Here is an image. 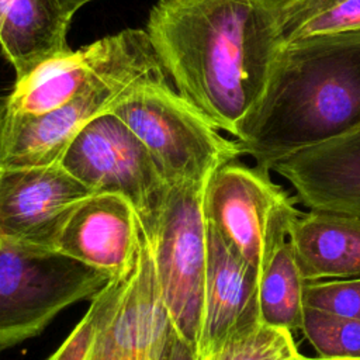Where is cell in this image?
<instances>
[{
  "label": "cell",
  "instance_id": "obj_1",
  "mask_svg": "<svg viewBox=\"0 0 360 360\" xmlns=\"http://www.w3.org/2000/svg\"><path fill=\"white\" fill-rule=\"evenodd\" d=\"M145 31L176 91L239 139L287 44L283 0H156Z\"/></svg>",
  "mask_w": 360,
  "mask_h": 360
},
{
  "label": "cell",
  "instance_id": "obj_2",
  "mask_svg": "<svg viewBox=\"0 0 360 360\" xmlns=\"http://www.w3.org/2000/svg\"><path fill=\"white\" fill-rule=\"evenodd\" d=\"M359 127L360 31L321 34L285 44L257 111L235 141L271 172Z\"/></svg>",
  "mask_w": 360,
  "mask_h": 360
},
{
  "label": "cell",
  "instance_id": "obj_3",
  "mask_svg": "<svg viewBox=\"0 0 360 360\" xmlns=\"http://www.w3.org/2000/svg\"><path fill=\"white\" fill-rule=\"evenodd\" d=\"M172 332L149 242L142 232L129 273L110 280L46 360H165Z\"/></svg>",
  "mask_w": 360,
  "mask_h": 360
},
{
  "label": "cell",
  "instance_id": "obj_4",
  "mask_svg": "<svg viewBox=\"0 0 360 360\" xmlns=\"http://www.w3.org/2000/svg\"><path fill=\"white\" fill-rule=\"evenodd\" d=\"M110 111L141 139L167 184L201 183L242 153L166 77L136 82Z\"/></svg>",
  "mask_w": 360,
  "mask_h": 360
},
{
  "label": "cell",
  "instance_id": "obj_5",
  "mask_svg": "<svg viewBox=\"0 0 360 360\" xmlns=\"http://www.w3.org/2000/svg\"><path fill=\"white\" fill-rule=\"evenodd\" d=\"M207 181L169 184L146 236L162 301L174 332L197 353L207 274Z\"/></svg>",
  "mask_w": 360,
  "mask_h": 360
},
{
  "label": "cell",
  "instance_id": "obj_6",
  "mask_svg": "<svg viewBox=\"0 0 360 360\" xmlns=\"http://www.w3.org/2000/svg\"><path fill=\"white\" fill-rule=\"evenodd\" d=\"M270 172L236 160L218 167L207 180L202 208L211 225L259 276L288 240L300 211L294 197Z\"/></svg>",
  "mask_w": 360,
  "mask_h": 360
},
{
  "label": "cell",
  "instance_id": "obj_7",
  "mask_svg": "<svg viewBox=\"0 0 360 360\" xmlns=\"http://www.w3.org/2000/svg\"><path fill=\"white\" fill-rule=\"evenodd\" d=\"M108 281L105 273L58 252L0 246V352L39 335L62 309Z\"/></svg>",
  "mask_w": 360,
  "mask_h": 360
},
{
  "label": "cell",
  "instance_id": "obj_8",
  "mask_svg": "<svg viewBox=\"0 0 360 360\" xmlns=\"http://www.w3.org/2000/svg\"><path fill=\"white\" fill-rule=\"evenodd\" d=\"M59 163L93 194L111 193L128 200L143 231L153 222L169 187L141 139L111 111L89 121Z\"/></svg>",
  "mask_w": 360,
  "mask_h": 360
},
{
  "label": "cell",
  "instance_id": "obj_9",
  "mask_svg": "<svg viewBox=\"0 0 360 360\" xmlns=\"http://www.w3.org/2000/svg\"><path fill=\"white\" fill-rule=\"evenodd\" d=\"M149 77H167L156 55L101 75L83 93L49 112L0 117V167L58 163L69 143L89 121L110 111L124 91Z\"/></svg>",
  "mask_w": 360,
  "mask_h": 360
},
{
  "label": "cell",
  "instance_id": "obj_10",
  "mask_svg": "<svg viewBox=\"0 0 360 360\" xmlns=\"http://www.w3.org/2000/svg\"><path fill=\"white\" fill-rule=\"evenodd\" d=\"M156 55L145 30L127 28L76 51L56 53L15 77L0 103V117L41 115L66 104L101 75Z\"/></svg>",
  "mask_w": 360,
  "mask_h": 360
},
{
  "label": "cell",
  "instance_id": "obj_11",
  "mask_svg": "<svg viewBox=\"0 0 360 360\" xmlns=\"http://www.w3.org/2000/svg\"><path fill=\"white\" fill-rule=\"evenodd\" d=\"M90 194L59 162L0 167V246L56 252L66 221Z\"/></svg>",
  "mask_w": 360,
  "mask_h": 360
},
{
  "label": "cell",
  "instance_id": "obj_12",
  "mask_svg": "<svg viewBox=\"0 0 360 360\" xmlns=\"http://www.w3.org/2000/svg\"><path fill=\"white\" fill-rule=\"evenodd\" d=\"M141 239V221L132 204L118 194L94 193L70 214L59 233L56 252L112 280L131 271Z\"/></svg>",
  "mask_w": 360,
  "mask_h": 360
},
{
  "label": "cell",
  "instance_id": "obj_13",
  "mask_svg": "<svg viewBox=\"0 0 360 360\" xmlns=\"http://www.w3.org/2000/svg\"><path fill=\"white\" fill-rule=\"evenodd\" d=\"M207 274L197 360L262 321L257 270L207 224Z\"/></svg>",
  "mask_w": 360,
  "mask_h": 360
},
{
  "label": "cell",
  "instance_id": "obj_14",
  "mask_svg": "<svg viewBox=\"0 0 360 360\" xmlns=\"http://www.w3.org/2000/svg\"><path fill=\"white\" fill-rule=\"evenodd\" d=\"M273 172L292 187L295 202L360 217V127L278 162Z\"/></svg>",
  "mask_w": 360,
  "mask_h": 360
},
{
  "label": "cell",
  "instance_id": "obj_15",
  "mask_svg": "<svg viewBox=\"0 0 360 360\" xmlns=\"http://www.w3.org/2000/svg\"><path fill=\"white\" fill-rule=\"evenodd\" d=\"M288 242L307 283L360 277V217L329 210L300 212Z\"/></svg>",
  "mask_w": 360,
  "mask_h": 360
},
{
  "label": "cell",
  "instance_id": "obj_16",
  "mask_svg": "<svg viewBox=\"0 0 360 360\" xmlns=\"http://www.w3.org/2000/svg\"><path fill=\"white\" fill-rule=\"evenodd\" d=\"M73 15L62 0H0V51L15 77L69 49Z\"/></svg>",
  "mask_w": 360,
  "mask_h": 360
},
{
  "label": "cell",
  "instance_id": "obj_17",
  "mask_svg": "<svg viewBox=\"0 0 360 360\" xmlns=\"http://www.w3.org/2000/svg\"><path fill=\"white\" fill-rule=\"evenodd\" d=\"M307 281L287 240L273 256L259 280V311L264 323L301 330Z\"/></svg>",
  "mask_w": 360,
  "mask_h": 360
},
{
  "label": "cell",
  "instance_id": "obj_18",
  "mask_svg": "<svg viewBox=\"0 0 360 360\" xmlns=\"http://www.w3.org/2000/svg\"><path fill=\"white\" fill-rule=\"evenodd\" d=\"M346 31H360V0H283L285 42Z\"/></svg>",
  "mask_w": 360,
  "mask_h": 360
},
{
  "label": "cell",
  "instance_id": "obj_19",
  "mask_svg": "<svg viewBox=\"0 0 360 360\" xmlns=\"http://www.w3.org/2000/svg\"><path fill=\"white\" fill-rule=\"evenodd\" d=\"M292 332L263 321L226 339L205 360H300Z\"/></svg>",
  "mask_w": 360,
  "mask_h": 360
},
{
  "label": "cell",
  "instance_id": "obj_20",
  "mask_svg": "<svg viewBox=\"0 0 360 360\" xmlns=\"http://www.w3.org/2000/svg\"><path fill=\"white\" fill-rule=\"evenodd\" d=\"M300 332L321 357H360V319L305 307Z\"/></svg>",
  "mask_w": 360,
  "mask_h": 360
},
{
  "label": "cell",
  "instance_id": "obj_21",
  "mask_svg": "<svg viewBox=\"0 0 360 360\" xmlns=\"http://www.w3.org/2000/svg\"><path fill=\"white\" fill-rule=\"evenodd\" d=\"M305 307L360 319V277L307 283Z\"/></svg>",
  "mask_w": 360,
  "mask_h": 360
},
{
  "label": "cell",
  "instance_id": "obj_22",
  "mask_svg": "<svg viewBox=\"0 0 360 360\" xmlns=\"http://www.w3.org/2000/svg\"><path fill=\"white\" fill-rule=\"evenodd\" d=\"M165 360H197L195 349L183 338H180L173 328L169 336Z\"/></svg>",
  "mask_w": 360,
  "mask_h": 360
},
{
  "label": "cell",
  "instance_id": "obj_23",
  "mask_svg": "<svg viewBox=\"0 0 360 360\" xmlns=\"http://www.w3.org/2000/svg\"><path fill=\"white\" fill-rule=\"evenodd\" d=\"M62 1L66 4V7H68L72 13L76 14V11H77L80 7H83L84 4L93 1V0H62Z\"/></svg>",
  "mask_w": 360,
  "mask_h": 360
},
{
  "label": "cell",
  "instance_id": "obj_24",
  "mask_svg": "<svg viewBox=\"0 0 360 360\" xmlns=\"http://www.w3.org/2000/svg\"><path fill=\"white\" fill-rule=\"evenodd\" d=\"M300 360H360V357H305L302 356V359Z\"/></svg>",
  "mask_w": 360,
  "mask_h": 360
}]
</instances>
